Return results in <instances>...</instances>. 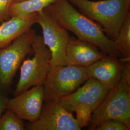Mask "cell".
Listing matches in <instances>:
<instances>
[{
  "instance_id": "obj_10",
  "label": "cell",
  "mask_w": 130,
  "mask_h": 130,
  "mask_svg": "<svg viewBox=\"0 0 130 130\" xmlns=\"http://www.w3.org/2000/svg\"><path fill=\"white\" fill-rule=\"evenodd\" d=\"M44 102L43 85H37L9 98L7 108L12 109L23 120L33 122L40 116Z\"/></svg>"
},
{
  "instance_id": "obj_8",
  "label": "cell",
  "mask_w": 130,
  "mask_h": 130,
  "mask_svg": "<svg viewBox=\"0 0 130 130\" xmlns=\"http://www.w3.org/2000/svg\"><path fill=\"white\" fill-rule=\"evenodd\" d=\"M40 116L30 122L29 130H80L72 113L67 110L58 101L44 102Z\"/></svg>"
},
{
  "instance_id": "obj_3",
  "label": "cell",
  "mask_w": 130,
  "mask_h": 130,
  "mask_svg": "<svg viewBox=\"0 0 130 130\" xmlns=\"http://www.w3.org/2000/svg\"><path fill=\"white\" fill-rule=\"evenodd\" d=\"M68 1L81 13L98 22L105 34L113 41L130 13V0Z\"/></svg>"
},
{
  "instance_id": "obj_7",
  "label": "cell",
  "mask_w": 130,
  "mask_h": 130,
  "mask_svg": "<svg viewBox=\"0 0 130 130\" xmlns=\"http://www.w3.org/2000/svg\"><path fill=\"white\" fill-rule=\"evenodd\" d=\"M36 21L42 28L44 42L51 53V67L69 65L66 56L70 38L68 30L44 10L37 12Z\"/></svg>"
},
{
  "instance_id": "obj_14",
  "label": "cell",
  "mask_w": 130,
  "mask_h": 130,
  "mask_svg": "<svg viewBox=\"0 0 130 130\" xmlns=\"http://www.w3.org/2000/svg\"><path fill=\"white\" fill-rule=\"evenodd\" d=\"M56 0H24L13 3L9 10V17L26 16L44 9Z\"/></svg>"
},
{
  "instance_id": "obj_16",
  "label": "cell",
  "mask_w": 130,
  "mask_h": 130,
  "mask_svg": "<svg viewBox=\"0 0 130 130\" xmlns=\"http://www.w3.org/2000/svg\"><path fill=\"white\" fill-rule=\"evenodd\" d=\"M23 120L12 109L6 108L0 117V130H24Z\"/></svg>"
},
{
  "instance_id": "obj_17",
  "label": "cell",
  "mask_w": 130,
  "mask_h": 130,
  "mask_svg": "<svg viewBox=\"0 0 130 130\" xmlns=\"http://www.w3.org/2000/svg\"><path fill=\"white\" fill-rule=\"evenodd\" d=\"M74 112L76 114L75 119L79 127L82 129L88 126L93 112L91 107L88 105L80 103L75 107Z\"/></svg>"
},
{
  "instance_id": "obj_5",
  "label": "cell",
  "mask_w": 130,
  "mask_h": 130,
  "mask_svg": "<svg viewBox=\"0 0 130 130\" xmlns=\"http://www.w3.org/2000/svg\"><path fill=\"white\" fill-rule=\"evenodd\" d=\"M89 78L87 68L71 65L51 67L43 84L44 102L58 101L69 95Z\"/></svg>"
},
{
  "instance_id": "obj_18",
  "label": "cell",
  "mask_w": 130,
  "mask_h": 130,
  "mask_svg": "<svg viewBox=\"0 0 130 130\" xmlns=\"http://www.w3.org/2000/svg\"><path fill=\"white\" fill-rule=\"evenodd\" d=\"M130 127L119 120L109 119L105 121L98 126L95 130H129Z\"/></svg>"
},
{
  "instance_id": "obj_2",
  "label": "cell",
  "mask_w": 130,
  "mask_h": 130,
  "mask_svg": "<svg viewBox=\"0 0 130 130\" xmlns=\"http://www.w3.org/2000/svg\"><path fill=\"white\" fill-rule=\"evenodd\" d=\"M109 119L121 121L130 127V62H125L119 83L110 89L100 105L93 112L88 129L95 130Z\"/></svg>"
},
{
  "instance_id": "obj_6",
  "label": "cell",
  "mask_w": 130,
  "mask_h": 130,
  "mask_svg": "<svg viewBox=\"0 0 130 130\" xmlns=\"http://www.w3.org/2000/svg\"><path fill=\"white\" fill-rule=\"evenodd\" d=\"M35 31L30 28L9 45L0 49V90L8 92L17 70L28 54Z\"/></svg>"
},
{
  "instance_id": "obj_1",
  "label": "cell",
  "mask_w": 130,
  "mask_h": 130,
  "mask_svg": "<svg viewBox=\"0 0 130 130\" xmlns=\"http://www.w3.org/2000/svg\"><path fill=\"white\" fill-rule=\"evenodd\" d=\"M43 10L79 39L94 44L107 55L121 56L114 41L107 36L101 27L75 8L68 0H56Z\"/></svg>"
},
{
  "instance_id": "obj_13",
  "label": "cell",
  "mask_w": 130,
  "mask_h": 130,
  "mask_svg": "<svg viewBox=\"0 0 130 130\" xmlns=\"http://www.w3.org/2000/svg\"><path fill=\"white\" fill-rule=\"evenodd\" d=\"M36 13L12 17L0 25V49L8 46L37 23Z\"/></svg>"
},
{
  "instance_id": "obj_12",
  "label": "cell",
  "mask_w": 130,
  "mask_h": 130,
  "mask_svg": "<svg viewBox=\"0 0 130 130\" xmlns=\"http://www.w3.org/2000/svg\"><path fill=\"white\" fill-rule=\"evenodd\" d=\"M125 62L115 56L107 55L87 68L90 78L112 88L121 79Z\"/></svg>"
},
{
  "instance_id": "obj_20",
  "label": "cell",
  "mask_w": 130,
  "mask_h": 130,
  "mask_svg": "<svg viewBox=\"0 0 130 130\" xmlns=\"http://www.w3.org/2000/svg\"><path fill=\"white\" fill-rule=\"evenodd\" d=\"M9 99L7 93L0 90V117L6 109Z\"/></svg>"
},
{
  "instance_id": "obj_15",
  "label": "cell",
  "mask_w": 130,
  "mask_h": 130,
  "mask_svg": "<svg viewBox=\"0 0 130 130\" xmlns=\"http://www.w3.org/2000/svg\"><path fill=\"white\" fill-rule=\"evenodd\" d=\"M115 46L124 62L130 61V13L122 25L116 38L114 40Z\"/></svg>"
},
{
  "instance_id": "obj_21",
  "label": "cell",
  "mask_w": 130,
  "mask_h": 130,
  "mask_svg": "<svg viewBox=\"0 0 130 130\" xmlns=\"http://www.w3.org/2000/svg\"><path fill=\"white\" fill-rule=\"evenodd\" d=\"M24 0H13V3H15V2H20V1H22Z\"/></svg>"
},
{
  "instance_id": "obj_11",
  "label": "cell",
  "mask_w": 130,
  "mask_h": 130,
  "mask_svg": "<svg viewBox=\"0 0 130 130\" xmlns=\"http://www.w3.org/2000/svg\"><path fill=\"white\" fill-rule=\"evenodd\" d=\"M107 55L93 43L71 36L66 50L69 65L85 68Z\"/></svg>"
},
{
  "instance_id": "obj_4",
  "label": "cell",
  "mask_w": 130,
  "mask_h": 130,
  "mask_svg": "<svg viewBox=\"0 0 130 130\" xmlns=\"http://www.w3.org/2000/svg\"><path fill=\"white\" fill-rule=\"evenodd\" d=\"M33 56L24 59L20 66L19 81L14 91L17 95L33 86L43 85L51 67V53L42 36L35 33L31 42Z\"/></svg>"
},
{
  "instance_id": "obj_19",
  "label": "cell",
  "mask_w": 130,
  "mask_h": 130,
  "mask_svg": "<svg viewBox=\"0 0 130 130\" xmlns=\"http://www.w3.org/2000/svg\"><path fill=\"white\" fill-rule=\"evenodd\" d=\"M13 0H0V23L9 17V10Z\"/></svg>"
},
{
  "instance_id": "obj_9",
  "label": "cell",
  "mask_w": 130,
  "mask_h": 130,
  "mask_svg": "<svg viewBox=\"0 0 130 130\" xmlns=\"http://www.w3.org/2000/svg\"><path fill=\"white\" fill-rule=\"evenodd\" d=\"M109 90V88L98 80L89 78L83 86L58 101L67 110L71 113L74 112L75 107L80 103L88 105L94 111Z\"/></svg>"
}]
</instances>
